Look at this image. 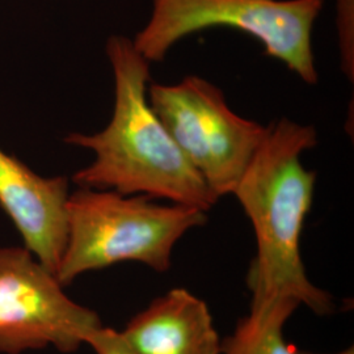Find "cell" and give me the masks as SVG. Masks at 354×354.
Segmentation results:
<instances>
[{
    "label": "cell",
    "mask_w": 354,
    "mask_h": 354,
    "mask_svg": "<svg viewBox=\"0 0 354 354\" xmlns=\"http://www.w3.org/2000/svg\"><path fill=\"white\" fill-rule=\"evenodd\" d=\"M105 51L114 77V106L106 127L70 133L64 142L87 149L93 160L74 174L79 188L143 194L209 212L219 200L177 147L149 102L150 62L133 39L111 36Z\"/></svg>",
    "instance_id": "6da1fadb"
},
{
    "label": "cell",
    "mask_w": 354,
    "mask_h": 354,
    "mask_svg": "<svg viewBox=\"0 0 354 354\" xmlns=\"http://www.w3.org/2000/svg\"><path fill=\"white\" fill-rule=\"evenodd\" d=\"M317 145V129L311 125L289 118L268 125L232 194L256 238V256L247 274L252 301L281 295L317 315H329L335 311L333 298L307 277L301 256V235L317 183V174L302 165V153Z\"/></svg>",
    "instance_id": "7a4b0ae2"
},
{
    "label": "cell",
    "mask_w": 354,
    "mask_h": 354,
    "mask_svg": "<svg viewBox=\"0 0 354 354\" xmlns=\"http://www.w3.org/2000/svg\"><path fill=\"white\" fill-rule=\"evenodd\" d=\"M206 222V212L197 207L79 188L68 197L67 241L55 277L64 286L83 273L124 261L167 272L177 241Z\"/></svg>",
    "instance_id": "3957f363"
},
{
    "label": "cell",
    "mask_w": 354,
    "mask_h": 354,
    "mask_svg": "<svg viewBox=\"0 0 354 354\" xmlns=\"http://www.w3.org/2000/svg\"><path fill=\"white\" fill-rule=\"evenodd\" d=\"M323 0H152L150 20L133 39L150 62H160L183 38L210 28H232L259 39L307 84H317L313 29Z\"/></svg>",
    "instance_id": "277c9868"
},
{
    "label": "cell",
    "mask_w": 354,
    "mask_h": 354,
    "mask_svg": "<svg viewBox=\"0 0 354 354\" xmlns=\"http://www.w3.org/2000/svg\"><path fill=\"white\" fill-rule=\"evenodd\" d=\"M149 102L177 147L219 198L232 194L268 127L235 113L223 91L190 75L149 86Z\"/></svg>",
    "instance_id": "5b68a950"
},
{
    "label": "cell",
    "mask_w": 354,
    "mask_h": 354,
    "mask_svg": "<svg viewBox=\"0 0 354 354\" xmlns=\"http://www.w3.org/2000/svg\"><path fill=\"white\" fill-rule=\"evenodd\" d=\"M102 322L71 301L55 274L26 247H0V352L55 346L73 353Z\"/></svg>",
    "instance_id": "8992f818"
},
{
    "label": "cell",
    "mask_w": 354,
    "mask_h": 354,
    "mask_svg": "<svg viewBox=\"0 0 354 354\" xmlns=\"http://www.w3.org/2000/svg\"><path fill=\"white\" fill-rule=\"evenodd\" d=\"M68 178L44 177L0 147V207L24 247L57 274L67 241Z\"/></svg>",
    "instance_id": "52a82bcc"
},
{
    "label": "cell",
    "mask_w": 354,
    "mask_h": 354,
    "mask_svg": "<svg viewBox=\"0 0 354 354\" xmlns=\"http://www.w3.org/2000/svg\"><path fill=\"white\" fill-rule=\"evenodd\" d=\"M121 335L140 354H221L222 348L207 304L181 288L152 301Z\"/></svg>",
    "instance_id": "ba28073f"
},
{
    "label": "cell",
    "mask_w": 354,
    "mask_h": 354,
    "mask_svg": "<svg viewBox=\"0 0 354 354\" xmlns=\"http://www.w3.org/2000/svg\"><path fill=\"white\" fill-rule=\"evenodd\" d=\"M301 304L288 297L251 302V311L222 342L221 354H299L285 340L283 328Z\"/></svg>",
    "instance_id": "9c48e42d"
},
{
    "label": "cell",
    "mask_w": 354,
    "mask_h": 354,
    "mask_svg": "<svg viewBox=\"0 0 354 354\" xmlns=\"http://www.w3.org/2000/svg\"><path fill=\"white\" fill-rule=\"evenodd\" d=\"M337 10L342 68L352 82L354 73L353 0H337Z\"/></svg>",
    "instance_id": "30bf717a"
},
{
    "label": "cell",
    "mask_w": 354,
    "mask_h": 354,
    "mask_svg": "<svg viewBox=\"0 0 354 354\" xmlns=\"http://www.w3.org/2000/svg\"><path fill=\"white\" fill-rule=\"evenodd\" d=\"M86 344L91 345L96 354H140L129 345L121 332L102 326L89 333Z\"/></svg>",
    "instance_id": "8fae6325"
},
{
    "label": "cell",
    "mask_w": 354,
    "mask_h": 354,
    "mask_svg": "<svg viewBox=\"0 0 354 354\" xmlns=\"http://www.w3.org/2000/svg\"><path fill=\"white\" fill-rule=\"evenodd\" d=\"M299 354H322V353H311V352H302V351H299ZM330 354H354L353 346H351V348H349V349H345V351H342V352H339V353H330Z\"/></svg>",
    "instance_id": "7c38bea8"
}]
</instances>
